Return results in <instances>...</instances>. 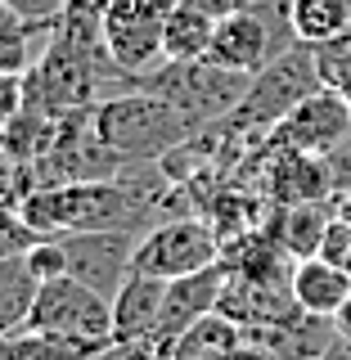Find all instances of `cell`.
Instances as JSON below:
<instances>
[{
    "instance_id": "1",
    "label": "cell",
    "mask_w": 351,
    "mask_h": 360,
    "mask_svg": "<svg viewBox=\"0 0 351 360\" xmlns=\"http://www.w3.org/2000/svg\"><path fill=\"white\" fill-rule=\"evenodd\" d=\"M324 86V72H320V50L315 45H293L288 54H279L266 72L253 77L243 104L225 117V131L239 135L248 144H262L279 122L288 117L302 99H311L315 90Z\"/></svg>"
},
{
    "instance_id": "2",
    "label": "cell",
    "mask_w": 351,
    "mask_h": 360,
    "mask_svg": "<svg viewBox=\"0 0 351 360\" xmlns=\"http://www.w3.org/2000/svg\"><path fill=\"white\" fill-rule=\"evenodd\" d=\"M95 127L122 162H158L194 135V127L153 90H131L95 104Z\"/></svg>"
},
{
    "instance_id": "3",
    "label": "cell",
    "mask_w": 351,
    "mask_h": 360,
    "mask_svg": "<svg viewBox=\"0 0 351 360\" xmlns=\"http://www.w3.org/2000/svg\"><path fill=\"white\" fill-rule=\"evenodd\" d=\"M293 45H302V41H298V32H293L288 0H266V5H257V9L217 18V32H212V45H208V63L225 68V72L257 77V72H266L279 54H288Z\"/></svg>"
},
{
    "instance_id": "4",
    "label": "cell",
    "mask_w": 351,
    "mask_h": 360,
    "mask_svg": "<svg viewBox=\"0 0 351 360\" xmlns=\"http://www.w3.org/2000/svg\"><path fill=\"white\" fill-rule=\"evenodd\" d=\"M248 86H253V77L225 72V68L208 63V59H198V63H162L153 77H144V90L162 95L194 131L225 122L243 104Z\"/></svg>"
},
{
    "instance_id": "5",
    "label": "cell",
    "mask_w": 351,
    "mask_h": 360,
    "mask_svg": "<svg viewBox=\"0 0 351 360\" xmlns=\"http://www.w3.org/2000/svg\"><path fill=\"white\" fill-rule=\"evenodd\" d=\"M221 257H225L221 230L208 217H198V212H185V217L158 221L153 230L140 234L135 270L158 275V279H185L208 266H221Z\"/></svg>"
},
{
    "instance_id": "6",
    "label": "cell",
    "mask_w": 351,
    "mask_h": 360,
    "mask_svg": "<svg viewBox=\"0 0 351 360\" xmlns=\"http://www.w3.org/2000/svg\"><path fill=\"white\" fill-rule=\"evenodd\" d=\"M27 333L77 338V342H113V297L82 284L77 275L45 279Z\"/></svg>"
},
{
    "instance_id": "7",
    "label": "cell",
    "mask_w": 351,
    "mask_h": 360,
    "mask_svg": "<svg viewBox=\"0 0 351 360\" xmlns=\"http://www.w3.org/2000/svg\"><path fill=\"white\" fill-rule=\"evenodd\" d=\"M180 0H108L104 5V45L113 63L131 77H153V68L167 63L162 37L167 18Z\"/></svg>"
},
{
    "instance_id": "8",
    "label": "cell",
    "mask_w": 351,
    "mask_h": 360,
    "mask_svg": "<svg viewBox=\"0 0 351 360\" xmlns=\"http://www.w3.org/2000/svg\"><path fill=\"white\" fill-rule=\"evenodd\" d=\"M68 252V275H77L82 284L99 288L104 297H117V288L127 284L135 270V248L140 234L131 230H86V234H59Z\"/></svg>"
},
{
    "instance_id": "9",
    "label": "cell",
    "mask_w": 351,
    "mask_h": 360,
    "mask_svg": "<svg viewBox=\"0 0 351 360\" xmlns=\"http://www.w3.org/2000/svg\"><path fill=\"white\" fill-rule=\"evenodd\" d=\"M351 135V104L343 90L320 86L311 99H302L298 108L266 135V149H302V153H329L338 140Z\"/></svg>"
},
{
    "instance_id": "10",
    "label": "cell",
    "mask_w": 351,
    "mask_h": 360,
    "mask_svg": "<svg viewBox=\"0 0 351 360\" xmlns=\"http://www.w3.org/2000/svg\"><path fill=\"white\" fill-rule=\"evenodd\" d=\"M262 149V189L270 207H298V202H329L333 198V176L324 153H302V149Z\"/></svg>"
},
{
    "instance_id": "11",
    "label": "cell",
    "mask_w": 351,
    "mask_h": 360,
    "mask_svg": "<svg viewBox=\"0 0 351 360\" xmlns=\"http://www.w3.org/2000/svg\"><path fill=\"white\" fill-rule=\"evenodd\" d=\"M221 292H225V266H208V270H198V275L172 279V284H167V302H162V320H158L153 342L167 347L172 338L185 333L194 320L212 315L221 307Z\"/></svg>"
},
{
    "instance_id": "12",
    "label": "cell",
    "mask_w": 351,
    "mask_h": 360,
    "mask_svg": "<svg viewBox=\"0 0 351 360\" xmlns=\"http://www.w3.org/2000/svg\"><path fill=\"white\" fill-rule=\"evenodd\" d=\"M167 284L172 279L144 275V270H131L127 284L113 297V338L122 342H144L158 333V320H162V302H167Z\"/></svg>"
},
{
    "instance_id": "13",
    "label": "cell",
    "mask_w": 351,
    "mask_h": 360,
    "mask_svg": "<svg viewBox=\"0 0 351 360\" xmlns=\"http://www.w3.org/2000/svg\"><path fill=\"white\" fill-rule=\"evenodd\" d=\"M288 292H293V307H298V311L320 315V320H333V315L343 311V302L351 297V270L324 262V257L293 262Z\"/></svg>"
},
{
    "instance_id": "14",
    "label": "cell",
    "mask_w": 351,
    "mask_h": 360,
    "mask_svg": "<svg viewBox=\"0 0 351 360\" xmlns=\"http://www.w3.org/2000/svg\"><path fill=\"white\" fill-rule=\"evenodd\" d=\"M243 342H248L243 324L225 311H212L203 320H194L180 338H172L162 347V360H230Z\"/></svg>"
},
{
    "instance_id": "15",
    "label": "cell",
    "mask_w": 351,
    "mask_h": 360,
    "mask_svg": "<svg viewBox=\"0 0 351 360\" xmlns=\"http://www.w3.org/2000/svg\"><path fill=\"white\" fill-rule=\"evenodd\" d=\"M333 221V198L329 202H298V207H275V221L266 225L275 234V243L284 248L293 262H307V257H320L324 230Z\"/></svg>"
},
{
    "instance_id": "16",
    "label": "cell",
    "mask_w": 351,
    "mask_h": 360,
    "mask_svg": "<svg viewBox=\"0 0 351 360\" xmlns=\"http://www.w3.org/2000/svg\"><path fill=\"white\" fill-rule=\"evenodd\" d=\"M37 297H41V275L32 270L27 252L5 257V262H0V338L27 333Z\"/></svg>"
},
{
    "instance_id": "17",
    "label": "cell",
    "mask_w": 351,
    "mask_h": 360,
    "mask_svg": "<svg viewBox=\"0 0 351 360\" xmlns=\"http://www.w3.org/2000/svg\"><path fill=\"white\" fill-rule=\"evenodd\" d=\"M212 32H217V18L203 14L198 5L180 0L167 18V37H162V50H167V63H198L208 59V45H212Z\"/></svg>"
},
{
    "instance_id": "18",
    "label": "cell",
    "mask_w": 351,
    "mask_h": 360,
    "mask_svg": "<svg viewBox=\"0 0 351 360\" xmlns=\"http://www.w3.org/2000/svg\"><path fill=\"white\" fill-rule=\"evenodd\" d=\"M288 14L302 45H329L351 32V0H288Z\"/></svg>"
},
{
    "instance_id": "19",
    "label": "cell",
    "mask_w": 351,
    "mask_h": 360,
    "mask_svg": "<svg viewBox=\"0 0 351 360\" xmlns=\"http://www.w3.org/2000/svg\"><path fill=\"white\" fill-rule=\"evenodd\" d=\"M41 239H45V234L32 230V221L23 217L18 207H0V262L27 252V248H37Z\"/></svg>"
},
{
    "instance_id": "20",
    "label": "cell",
    "mask_w": 351,
    "mask_h": 360,
    "mask_svg": "<svg viewBox=\"0 0 351 360\" xmlns=\"http://www.w3.org/2000/svg\"><path fill=\"white\" fill-rule=\"evenodd\" d=\"M27 112V77L0 72V131H9Z\"/></svg>"
},
{
    "instance_id": "21",
    "label": "cell",
    "mask_w": 351,
    "mask_h": 360,
    "mask_svg": "<svg viewBox=\"0 0 351 360\" xmlns=\"http://www.w3.org/2000/svg\"><path fill=\"white\" fill-rule=\"evenodd\" d=\"M27 262H32V270L41 275V284H45V279L68 275V252H63L59 239H41L37 248H27Z\"/></svg>"
},
{
    "instance_id": "22",
    "label": "cell",
    "mask_w": 351,
    "mask_h": 360,
    "mask_svg": "<svg viewBox=\"0 0 351 360\" xmlns=\"http://www.w3.org/2000/svg\"><path fill=\"white\" fill-rule=\"evenodd\" d=\"M320 257H324V262H333V266H343V270H351V221H343L338 212H333L329 230H324Z\"/></svg>"
},
{
    "instance_id": "23",
    "label": "cell",
    "mask_w": 351,
    "mask_h": 360,
    "mask_svg": "<svg viewBox=\"0 0 351 360\" xmlns=\"http://www.w3.org/2000/svg\"><path fill=\"white\" fill-rule=\"evenodd\" d=\"M90 360H162V347L149 342V338H144V342H122V338H113V342L99 347Z\"/></svg>"
},
{
    "instance_id": "24",
    "label": "cell",
    "mask_w": 351,
    "mask_h": 360,
    "mask_svg": "<svg viewBox=\"0 0 351 360\" xmlns=\"http://www.w3.org/2000/svg\"><path fill=\"white\" fill-rule=\"evenodd\" d=\"M324 162H329V176H333V198L351 194V135L347 140H338L329 153H324Z\"/></svg>"
},
{
    "instance_id": "25",
    "label": "cell",
    "mask_w": 351,
    "mask_h": 360,
    "mask_svg": "<svg viewBox=\"0 0 351 360\" xmlns=\"http://www.w3.org/2000/svg\"><path fill=\"white\" fill-rule=\"evenodd\" d=\"M9 9H14L18 18L27 22H41V18H59L63 14V0H5Z\"/></svg>"
},
{
    "instance_id": "26",
    "label": "cell",
    "mask_w": 351,
    "mask_h": 360,
    "mask_svg": "<svg viewBox=\"0 0 351 360\" xmlns=\"http://www.w3.org/2000/svg\"><path fill=\"white\" fill-rule=\"evenodd\" d=\"M230 360H279V356L270 352V347H262V342H253V338H248V342H243Z\"/></svg>"
},
{
    "instance_id": "27",
    "label": "cell",
    "mask_w": 351,
    "mask_h": 360,
    "mask_svg": "<svg viewBox=\"0 0 351 360\" xmlns=\"http://www.w3.org/2000/svg\"><path fill=\"white\" fill-rule=\"evenodd\" d=\"M333 329H338V338H347V342H351V297L343 302V311L333 315Z\"/></svg>"
},
{
    "instance_id": "28",
    "label": "cell",
    "mask_w": 351,
    "mask_h": 360,
    "mask_svg": "<svg viewBox=\"0 0 351 360\" xmlns=\"http://www.w3.org/2000/svg\"><path fill=\"white\" fill-rule=\"evenodd\" d=\"M18 356H23V333L0 338V360H18Z\"/></svg>"
},
{
    "instance_id": "29",
    "label": "cell",
    "mask_w": 351,
    "mask_h": 360,
    "mask_svg": "<svg viewBox=\"0 0 351 360\" xmlns=\"http://www.w3.org/2000/svg\"><path fill=\"white\" fill-rule=\"evenodd\" d=\"M333 212H338V217H343V221H351V194H343V198H333Z\"/></svg>"
},
{
    "instance_id": "30",
    "label": "cell",
    "mask_w": 351,
    "mask_h": 360,
    "mask_svg": "<svg viewBox=\"0 0 351 360\" xmlns=\"http://www.w3.org/2000/svg\"><path fill=\"white\" fill-rule=\"evenodd\" d=\"M9 22H18V14L5 5V0H0V27H9Z\"/></svg>"
},
{
    "instance_id": "31",
    "label": "cell",
    "mask_w": 351,
    "mask_h": 360,
    "mask_svg": "<svg viewBox=\"0 0 351 360\" xmlns=\"http://www.w3.org/2000/svg\"><path fill=\"white\" fill-rule=\"evenodd\" d=\"M63 5H99V9H104L108 0H63Z\"/></svg>"
}]
</instances>
